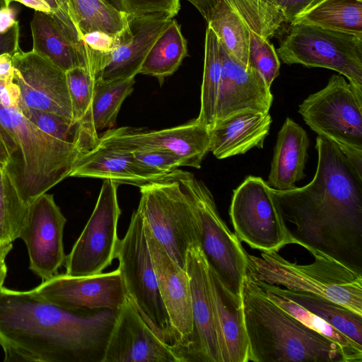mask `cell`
<instances>
[{"instance_id":"1","label":"cell","mask_w":362,"mask_h":362,"mask_svg":"<svg viewBox=\"0 0 362 362\" xmlns=\"http://www.w3.org/2000/svg\"><path fill=\"white\" fill-rule=\"evenodd\" d=\"M313 180L274 189L295 244L362 273V177L334 143L317 135Z\"/></svg>"},{"instance_id":"2","label":"cell","mask_w":362,"mask_h":362,"mask_svg":"<svg viewBox=\"0 0 362 362\" xmlns=\"http://www.w3.org/2000/svg\"><path fill=\"white\" fill-rule=\"evenodd\" d=\"M117 309L71 310L33 288H0L4 362H103Z\"/></svg>"},{"instance_id":"3","label":"cell","mask_w":362,"mask_h":362,"mask_svg":"<svg viewBox=\"0 0 362 362\" xmlns=\"http://www.w3.org/2000/svg\"><path fill=\"white\" fill-rule=\"evenodd\" d=\"M240 299L248 362H346L339 346L272 301L247 272Z\"/></svg>"},{"instance_id":"4","label":"cell","mask_w":362,"mask_h":362,"mask_svg":"<svg viewBox=\"0 0 362 362\" xmlns=\"http://www.w3.org/2000/svg\"><path fill=\"white\" fill-rule=\"evenodd\" d=\"M17 103L10 107L0 103V136L8 155L4 170L28 206L69 177L86 153L76 144L42 132L21 113Z\"/></svg>"},{"instance_id":"5","label":"cell","mask_w":362,"mask_h":362,"mask_svg":"<svg viewBox=\"0 0 362 362\" xmlns=\"http://www.w3.org/2000/svg\"><path fill=\"white\" fill-rule=\"evenodd\" d=\"M308 264L291 262L276 251L247 254V273L255 281L317 295L362 315V274L322 255Z\"/></svg>"},{"instance_id":"6","label":"cell","mask_w":362,"mask_h":362,"mask_svg":"<svg viewBox=\"0 0 362 362\" xmlns=\"http://www.w3.org/2000/svg\"><path fill=\"white\" fill-rule=\"evenodd\" d=\"M305 123L337 145L362 177V93L341 74L298 106Z\"/></svg>"},{"instance_id":"7","label":"cell","mask_w":362,"mask_h":362,"mask_svg":"<svg viewBox=\"0 0 362 362\" xmlns=\"http://www.w3.org/2000/svg\"><path fill=\"white\" fill-rule=\"evenodd\" d=\"M170 174L180 183L194 206L201 230L200 247L209 267L241 302L247 253L220 216L213 195L205 184L189 172L176 169Z\"/></svg>"},{"instance_id":"8","label":"cell","mask_w":362,"mask_h":362,"mask_svg":"<svg viewBox=\"0 0 362 362\" xmlns=\"http://www.w3.org/2000/svg\"><path fill=\"white\" fill-rule=\"evenodd\" d=\"M137 210L171 259L185 270L187 250L200 246L201 230L194 206L170 174L140 187Z\"/></svg>"},{"instance_id":"9","label":"cell","mask_w":362,"mask_h":362,"mask_svg":"<svg viewBox=\"0 0 362 362\" xmlns=\"http://www.w3.org/2000/svg\"><path fill=\"white\" fill-rule=\"evenodd\" d=\"M116 258L127 298L156 335L174 351L173 330L160 294L144 218L137 209L124 237L119 241Z\"/></svg>"},{"instance_id":"10","label":"cell","mask_w":362,"mask_h":362,"mask_svg":"<svg viewBox=\"0 0 362 362\" xmlns=\"http://www.w3.org/2000/svg\"><path fill=\"white\" fill-rule=\"evenodd\" d=\"M277 49L286 64L331 69L362 93V38L309 25H292Z\"/></svg>"},{"instance_id":"11","label":"cell","mask_w":362,"mask_h":362,"mask_svg":"<svg viewBox=\"0 0 362 362\" xmlns=\"http://www.w3.org/2000/svg\"><path fill=\"white\" fill-rule=\"evenodd\" d=\"M229 215L238 240L252 248L278 252L295 244L274 189L260 177L249 175L233 190Z\"/></svg>"},{"instance_id":"12","label":"cell","mask_w":362,"mask_h":362,"mask_svg":"<svg viewBox=\"0 0 362 362\" xmlns=\"http://www.w3.org/2000/svg\"><path fill=\"white\" fill-rule=\"evenodd\" d=\"M118 184L103 180L93 211L71 252L66 257V274L90 276L103 272L116 258L121 214Z\"/></svg>"},{"instance_id":"13","label":"cell","mask_w":362,"mask_h":362,"mask_svg":"<svg viewBox=\"0 0 362 362\" xmlns=\"http://www.w3.org/2000/svg\"><path fill=\"white\" fill-rule=\"evenodd\" d=\"M185 271L190 283L193 329L184 362H229L211 297L209 266L200 246L187 250Z\"/></svg>"},{"instance_id":"14","label":"cell","mask_w":362,"mask_h":362,"mask_svg":"<svg viewBox=\"0 0 362 362\" xmlns=\"http://www.w3.org/2000/svg\"><path fill=\"white\" fill-rule=\"evenodd\" d=\"M66 223L52 194L44 193L28 206L19 238L26 245L30 270L42 281L57 274L65 262Z\"/></svg>"},{"instance_id":"15","label":"cell","mask_w":362,"mask_h":362,"mask_svg":"<svg viewBox=\"0 0 362 362\" xmlns=\"http://www.w3.org/2000/svg\"><path fill=\"white\" fill-rule=\"evenodd\" d=\"M210 130L195 119L162 130L109 129L99 136L97 145L127 152L144 148L168 150L179 156L185 166L200 168L210 151Z\"/></svg>"},{"instance_id":"16","label":"cell","mask_w":362,"mask_h":362,"mask_svg":"<svg viewBox=\"0 0 362 362\" xmlns=\"http://www.w3.org/2000/svg\"><path fill=\"white\" fill-rule=\"evenodd\" d=\"M168 16L129 17L117 45L107 53L89 52L95 81L133 78L140 73L151 48L170 23Z\"/></svg>"},{"instance_id":"17","label":"cell","mask_w":362,"mask_h":362,"mask_svg":"<svg viewBox=\"0 0 362 362\" xmlns=\"http://www.w3.org/2000/svg\"><path fill=\"white\" fill-rule=\"evenodd\" d=\"M144 224L160 294L173 333L174 352L184 362L193 329L189 278L156 239L144 220Z\"/></svg>"},{"instance_id":"18","label":"cell","mask_w":362,"mask_h":362,"mask_svg":"<svg viewBox=\"0 0 362 362\" xmlns=\"http://www.w3.org/2000/svg\"><path fill=\"white\" fill-rule=\"evenodd\" d=\"M33 289L49 301L71 310H117L127 298L118 268L90 276L57 273Z\"/></svg>"},{"instance_id":"19","label":"cell","mask_w":362,"mask_h":362,"mask_svg":"<svg viewBox=\"0 0 362 362\" xmlns=\"http://www.w3.org/2000/svg\"><path fill=\"white\" fill-rule=\"evenodd\" d=\"M13 82L28 107L73 119L66 72L33 51L13 54Z\"/></svg>"},{"instance_id":"20","label":"cell","mask_w":362,"mask_h":362,"mask_svg":"<svg viewBox=\"0 0 362 362\" xmlns=\"http://www.w3.org/2000/svg\"><path fill=\"white\" fill-rule=\"evenodd\" d=\"M103 362H180L126 298L117 309Z\"/></svg>"},{"instance_id":"21","label":"cell","mask_w":362,"mask_h":362,"mask_svg":"<svg viewBox=\"0 0 362 362\" xmlns=\"http://www.w3.org/2000/svg\"><path fill=\"white\" fill-rule=\"evenodd\" d=\"M222 70L214 126L245 112H269L273 95L261 74L230 57L220 44Z\"/></svg>"},{"instance_id":"22","label":"cell","mask_w":362,"mask_h":362,"mask_svg":"<svg viewBox=\"0 0 362 362\" xmlns=\"http://www.w3.org/2000/svg\"><path fill=\"white\" fill-rule=\"evenodd\" d=\"M30 28L33 52L64 72L78 67L92 70L84 42L57 16L35 11Z\"/></svg>"},{"instance_id":"23","label":"cell","mask_w":362,"mask_h":362,"mask_svg":"<svg viewBox=\"0 0 362 362\" xmlns=\"http://www.w3.org/2000/svg\"><path fill=\"white\" fill-rule=\"evenodd\" d=\"M167 174L146 166L130 152L96 145L82 156L69 177L110 180L141 187L163 180Z\"/></svg>"},{"instance_id":"24","label":"cell","mask_w":362,"mask_h":362,"mask_svg":"<svg viewBox=\"0 0 362 362\" xmlns=\"http://www.w3.org/2000/svg\"><path fill=\"white\" fill-rule=\"evenodd\" d=\"M310 139L306 131L286 117L278 132L267 184L276 190H289L305 177Z\"/></svg>"},{"instance_id":"25","label":"cell","mask_w":362,"mask_h":362,"mask_svg":"<svg viewBox=\"0 0 362 362\" xmlns=\"http://www.w3.org/2000/svg\"><path fill=\"white\" fill-rule=\"evenodd\" d=\"M272 119L269 112H245L216 124L210 130V151L218 159L262 148Z\"/></svg>"},{"instance_id":"26","label":"cell","mask_w":362,"mask_h":362,"mask_svg":"<svg viewBox=\"0 0 362 362\" xmlns=\"http://www.w3.org/2000/svg\"><path fill=\"white\" fill-rule=\"evenodd\" d=\"M209 276L218 327L229 362H248V341L241 302L233 297L209 267Z\"/></svg>"},{"instance_id":"27","label":"cell","mask_w":362,"mask_h":362,"mask_svg":"<svg viewBox=\"0 0 362 362\" xmlns=\"http://www.w3.org/2000/svg\"><path fill=\"white\" fill-rule=\"evenodd\" d=\"M309 25L362 38V0H324L298 15L292 25Z\"/></svg>"},{"instance_id":"28","label":"cell","mask_w":362,"mask_h":362,"mask_svg":"<svg viewBox=\"0 0 362 362\" xmlns=\"http://www.w3.org/2000/svg\"><path fill=\"white\" fill-rule=\"evenodd\" d=\"M270 286L278 293L301 305L362 345V315L317 295L284 289L273 284Z\"/></svg>"},{"instance_id":"29","label":"cell","mask_w":362,"mask_h":362,"mask_svg":"<svg viewBox=\"0 0 362 362\" xmlns=\"http://www.w3.org/2000/svg\"><path fill=\"white\" fill-rule=\"evenodd\" d=\"M187 55V41L173 18L148 52L139 74L156 77L160 83L173 74Z\"/></svg>"},{"instance_id":"30","label":"cell","mask_w":362,"mask_h":362,"mask_svg":"<svg viewBox=\"0 0 362 362\" xmlns=\"http://www.w3.org/2000/svg\"><path fill=\"white\" fill-rule=\"evenodd\" d=\"M207 23L227 54L247 68L250 30L240 17L223 0H218Z\"/></svg>"},{"instance_id":"31","label":"cell","mask_w":362,"mask_h":362,"mask_svg":"<svg viewBox=\"0 0 362 362\" xmlns=\"http://www.w3.org/2000/svg\"><path fill=\"white\" fill-rule=\"evenodd\" d=\"M255 281L264 291L272 301L308 327L322 334L339 346L344 356L346 362L362 361V345L347 337L301 305L278 293L271 287L270 284Z\"/></svg>"},{"instance_id":"32","label":"cell","mask_w":362,"mask_h":362,"mask_svg":"<svg viewBox=\"0 0 362 362\" xmlns=\"http://www.w3.org/2000/svg\"><path fill=\"white\" fill-rule=\"evenodd\" d=\"M222 62L220 42L214 31L207 26L205 36L203 79L201 87L200 110L197 122L211 130L215 124L220 87Z\"/></svg>"},{"instance_id":"33","label":"cell","mask_w":362,"mask_h":362,"mask_svg":"<svg viewBox=\"0 0 362 362\" xmlns=\"http://www.w3.org/2000/svg\"><path fill=\"white\" fill-rule=\"evenodd\" d=\"M77 32L83 40L85 34L102 31L118 35L128 27L129 16L114 8L105 0H71Z\"/></svg>"},{"instance_id":"34","label":"cell","mask_w":362,"mask_h":362,"mask_svg":"<svg viewBox=\"0 0 362 362\" xmlns=\"http://www.w3.org/2000/svg\"><path fill=\"white\" fill-rule=\"evenodd\" d=\"M66 82L71 98L73 119L79 124L84 134L95 145L99 135L95 129L92 102L95 76L88 68L78 67L66 72Z\"/></svg>"},{"instance_id":"35","label":"cell","mask_w":362,"mask_h":362,"mask_svg":"<svg viewBox=\"0 0 362 362\" xmlns=\"http://www.w3.org/2000/svg\"><path fill=\"white\" fill-rule=\"evenodd\" d=\"M134 78L120 81H95L92 102L95 129L114 126L122 104L134 90Z\"/></svg>"},{"instance_id":"36","label":"cell","mask_w":362,"mask_h":362,"mask_svg":"<svg viewBox=\"0 0 362 362\" xmlns=\"http://www.w3.org/2000/svg\"><path fill=\"white\" fill-rule=\"evenodd\" d=\"M16 106L28 119L44 133L55 139L76 144L85 153L95 146L84 134L79 124L74 120L53 113L30 108L22 102L21 96Z\"/></svg>"},{"instance_id":"37","label":"cell","mask_w":362,"mask_h":362,"mask_svg":"<svg viewBox=\"0 0 362 362\" xmlns=\"http://www.w3.org/2000/svg\"><path fill=\"white\" fill-rule=\"evenodd\" d=\"M28 206L0 167V245L11 244L20 238Z\"/></svg>"},{"instance_id":"38","label":"cell","mask_w":362,"mask_h":362,"mask_svg":"<svg viewBox=\"0 0 362 362\" xmlns=\"http://www.w3.org/2000/svg\"><path fill=\"white\" fill-rule=\"evenodd\" d=\"M249 66L261 74L270 88L279 74L280 62L274 47L268 39L250 30Z\"/></svg>"},{"instance_id":"39","label":"cell","mask_w":362,"mask_h":362,"mask_svg":"<svg viewBox=\"0 0 362 362\" xmlns=\"http://www.w3.org/2000/svg\"><path fill=\"white\" fill-rule=\"evenodd\" d=\"M129 17L168 16L173 18L180 9V0H105Z\"/></svg>"},{"instance_id":"40","label":"cell","mask_w":362,"mask_h":362,"mask_svg":"<svg viewBox=\"0 0 362 362\" xmlns=\"http://www.w3.org/2000/svg\"><path fill=\"white\" fill-rule=\"evenodd\" d=\"M130 153L137 160L163 173L167 174L179 167L185 166L184 160L179 156L168 150L144 148Z\"/></svg>"},{"instance_id":"41","label":"cell","mask_w":362,"mask_h":362,"mask_svg":"<svg viewBox=\"0 0 362 362\" xmlns=\"http://www.w3.org/2000/svg\"><path fill=\"white\" fill-rule=\"evenodd\" d=\"M121 33L113 35L102 31H93L85 34L83 37V41L89 52L107 53L117 45Z\"/></svg>"},{"instance_id":"42","label":"cell","mask_w":362,"mask_h":362,"mask_svg":"<svg viewBox=\"0 0 362 362\" xmlns=\"http://www.w3.org/2000/svg\"><path fill=\"white\" fill-rule=\"evenodd\" d=\"M312 0H276L274 6L282 16L284 23L293 20L309 6Z\"/></svg>"},{"instance_id":"43","label":"cell","mask_w":362,"mask_h":362,"mask_svg":"<svg viewBox=\"0 0 362 362\" xmlns=\"http://www.w3.org/2000/svg\"><path fill=\"white\" fill-rule=\"evenodd\" d=\"M45 1L52 9L54 14L62 19L68 25L74 28L77 32L71 0Z\"/></svg>"},{"instance_id":"44","label":"cell","mask_w":362,"mask_h":362,"mask_svg":"<svg viewBox=\"0 0 362 362\" xmlns=\"http://www.w3.org/2000/svg\"><path fill=\"white\" fill-rule=\"evenodd\" d=\"M19 40V25H15L10 30L4 34H0V54L10 53L13 54L20 49Z\"/></svg>"},{"instance_id":"45","label":"cell","mask_w":362,"mask_h":362,"mask_svg":"<svg viewBox=\"0 0 362 362\" xmlns=\"http://www.w3.org/2000/svg\"><path fill=\"white\" fill-rule=\"evenodd\" d=\"M13 54L10 53L0 54V82L13 81Z\"/></svg>"},{"instance_id":"46","label":"cell","mask_w":362,"mask_h":362,"mask_svg":"<svg viewBox=\"0 0 362 362\" xmlns=\"http://www.w3.org/2000/svg\"><path fill=\"white\" fill-rule=\"evenodd\" d=\"M18 23L16 20L15 11L12 8H0V34L6 33Z\"/></svg>"},{"instance_id":"47","label":"cell","mask_w":362,"mask_h":362,"mask_svg":"<svg viewBox=\"0 0 362 362\" xmlns=\"http://www.w3.org/2000/svg\"><path fill=\"white\" fill-rule=\"evenodd\" d=\"M5 7H10L12 1L19 2L24 6L31 8L37 11L46 13H53V11L45 0H3Z\"/></svg>"},{"instance_id":"48","label":"cell","mask_w":362,"mask_h":362,"mask_svg":"<svg viewBox=\"0 0 362 362\" xmlns=\"http://www.w3.org/2000/svg\"><path fill=\"white\" fill-rule=\"evenodd\" d=\"M192 4L208 22L218 0H186Z\"/></svg>"},{"instance_id":"49","label":"cell","mask_w":362,"mask_h":362,"mask_svg":"<svg viewBox=\"0 0 362 362\" xmlns=\"http://www.w3.org/2000/svg\"><path fill=\"white\" fill-rule=\"evenodd\" d=\"M13 248V243L0 245V288L3 286L7 275L6 257Z\"/></svg>"},{"instance_id":"50","label":"cell","mask_w":362,"mask_h":362,"mask_svg":"<svg viewBox=\"0 0 362 362\" xmlns=\"http://www.w3.org/2000/svg\"><path fill=\"white\" fill-rule=\"evenodd\" d=\"M8 160V155L7 153L5 146L0 136V167L4 169Z\"/></svg>"},{"instance_id":"51","label":"cell","mask_w":362,"mask_h":362,"mask_svg":"<svg viewBox=\"0 0 362 362\" xmlns=\"http://www.w3.org/2000/svg\"><path fill=\"white\" fill-rule=\"evenodd\" d=\"M322 1L324 0H312L309 6L308 7V8L305 10V11H308L309 10L310 8L314 7L315 6H316L317 4H318L319 3L322 2ZM304 12V11H303Z\"/></svg>"},{"instance_id":"52","label":"cell","mask_w":362,"mask_h":362,"mask_svg":"<svg viewBox=\"0 0 362 362\" xmlns=\"http://www.w3.org/2000/svg\"><path fill=\"white\" fill-rule=\"evenodd\" d=\"M260 1H262L263 2H265L266 4H268L271 5V6H273L276 7L274 6V2H275L276 0H260Z\"/></svg>"},{"instance_id":"53","label":"cell","mask_w":362,"mask_h":362,"mask_svg":"<svg viewBox=\"0 0 362 362\" xmlns=\"http://www.w3.org/2000/svg\"><path fill=\"white\" fill-rule=\"evenodd\" d=\"M2 7H5L4 3L3 0H0V8Z\"/></svg>"}]
</instances>
